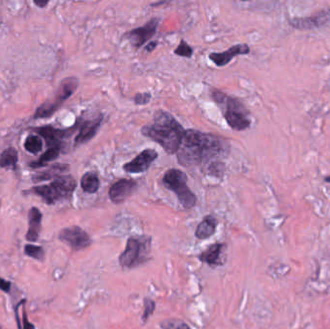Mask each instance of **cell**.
Listing matches in <instances>:
<instances>
[{"instance_id": "22", "label": "cell", "mask_w": 330, "mask_h": 329, "mask_svg": "<svg viewBox=\"0 0 330 329\" xmlns=\"http://www.w3.org/2000/svg\"><path fill=\"white\" fill-rule=\"evenodd\" d=\"M19 159L18 151L14 148H8L2 152L0 155V167H10V166H16Z\"/></svg>"}, {"instance_id": "17", "label": "cell", "mask_w": 330, "mask_h": 329, "mask_svg": "<svg viewBox=\"0 0 330 329\" xmlns=\"http://www.w3.org/2000/svg\"><path fill=\"white\" fill-rule=\"evenodd\" d=\"M224 247V244L215 243L210 246L206 251H204L200 256L199 259L201 262L208 263L209 265H219L221 264V253Z\"/></svg>"}, {"instance_id": "21", "label": "cell", "mask_w": 330, "mask_h": 329, "mask_svg": "<svg viewBox=\"0 0 330 329\" xmlns=\"http://www.w3.org/2000/svg\"><path fill=\"white\" fill-rule=\"evenodd\" d=\"M81 188L87 193H96L100 187V180L93 172L85 173L81 178Z\"/></svg>"}, {"instance_id": "23", "label": "cell", "mask_w": 330, "mask_h": 329, "mask_svg": "<svg viewBox=\"0 0 330 329\" xmlns=\"http://www.w3.org/2000/svg\"><path fill=\"white\" fill-rule=\"evenodd\" d=\"M25 149L31 154H38L43 149V140L40 136L29 135L25 141Z\"/></svg>"}, {"instance_id": "16", "label": "cell", "mask_w": 330, "mask_h": 329, "mask_svg": "<svg viewBox=\"0 0 330 329\" xmlns=\"http://www.w3.org/2000/svg\"><path fill=\"white\" fill-rule=\"evenodd\" d=\"M42 212L36 207L30 209L28 212V231L27 233V241L36 242L40 237L42 227Z\"/></svg>"}, {"instance_id": "4", "label": "cell", "mask_w": 330, "mask_h": 329, "mask_svg": "<svg viewBox=\"0 0 330 329\" xmlns=\"http://www.w3.org/2000/svg\"><path fill=\"white\" fill-rule=\"evenodd\" d=\"M212 98L223 108L225 119L233 130L244 131L250 127L251 121L248 118V113L238 101L218 91L212 93Z\"/></svg>"}, {"instance_id": "8", "label": "cell", "mask_w": 330, "mask_h": 329, "mask_svg": "<svg viewBox=\"0 0 330 329\" xmlns=\"http://www.w3.org/2000/svg\"><path fill=\"white\" fill-rule=\"evenodd\" d=\"M59 239L77 251L85 249L91 244V238L88 234L78 226L63 229L59 234Z\"/></svg>"}, {"instance_id": "28", "label": "cell", "mask_w": 330, "mask_h": 329, "mask_svg": "<svg viewBox=\"0 0 330 329\" xmlns=\"http://www.w3.org/2000/svg\"><path fill=\"white\" fill-rule=\"evenodd\" d=\"M152 98V95L150 93H138L134 97V103L138 106H144L147 105Z\"/></svg>"}, {"instance_id": "14", "label": "cell", "mask_w": 330, "mask_h": 329, "mask_svg": "<svg viewBox=\"0 0 330 329\" xmlns=\"http://www.w3.org/2000/svg\"><path fill=\"white\" fill-rule=\"evenodd\" d=\"M250 52L249 47L246 44H238L231 47L228 51L223 53H212L210 54V59L217 67L226 66L230 61L238 55H245Z\"/></svg>"}, {"instance_id": "26", "label": "cell", "mask_w": 330, "mask_h": 329, "mask_svg": "<svg viewBox=\"0 0 330 329\" xmlns=\"http://www.w3.org/2000/svg\"><path fill=\"white\" fill-rule=\"evenodd\" d=\"M162 329H190V327L180 319H170L166 320L161 324Z\"/></svg>"}, {"instance_id": "25", "label": "cell", "mask_w": 330, "mask_h": 329, "mask_svg": "<svg viewBox=\"0 0 330 329\" xmlns=\"http://www.w3.org/2000/svg\"><path fill=\"white\" fill-rule=\"evenodd\" d=\"M175 53L179 56L182 57H185V58H189L192 56L193 53V50L191 49V47L185 42V41H181V43L179 44L178 48L175 50Z\"/></svg>"}, {"instance_id": "10", "label": "cell", "mask_w": 330, "mask_h": 329, "mask_svg": "<svg viewBox=\"0 0 330 329\" xmlns=\"http://www.w3.org/2000/svg\"><path fill=\"white\" fill-rule=\"evenodd\" d=\"M76 128L77 126L70 130H60L53 128L52 126H44L40 128H36L35 131L44 138L48 148H53V147L63 148V140L68 136H70Z\"/></svg>"}, {"instance_id": "7", "label": "cell", "mask_w": 330, "mask_h": 329, "mask_svg": "<svg viewBox=\"0 0 330 329\" xmlns=\"http://www.w3.org/2000/svg\"><path fill=\"white\" fill-rule=\"evenodd\" d=\"M147 242L142 238L130 237L125 251L119 257L120 264L126 268H132L143 262L147 251Z\"/></svg>"}, {"instance_id": "19", "label": "cell", "mask_w": 330, "mask_h": 329, "mask_svg": "<svg viewBox=\"0 0 330 329\" xmlns=\"http://www.w3.org/2000/svg\"><path fill=\"white\" fill-rule=\"evenodd\" d=\"M216 226H217V220L213 216L208 215L202 220L201 223L199 224L195 231V236L200 239L209 238L214 234Z\"/></svg>"}, {"instance_id": "27", "label": "cell", "mask_w": 330, "mask_h": 329, "mask_svg": "<svg viewBox=\"0 0 330 329\" xmlns=\"http://www.w3.org/2000/svg\"><path fill=\"white\" fill-rule=\"evenodd\" d=\"M144 308H145V310H144V314L142 316V319L146 322L147 319L149 318V316L153 314V312H154V310L156 308V304H155V302L152 299L145 298V300H144Z\"/></svg>"}, {"instance_id": "18", "label": "cell", "mask_w": 330, "mask_h": 329, "mask_svg": "<svg viewBox=\"0 0 330 329\" xmlns=\"http://www.w3.org/2000/svg\"><path fill=\"white\" fill-rule=\"evenodd\" d=\"M69 168H70V166L68 164L57 163V164H54L53 166H51L48 170L37 173L36 175L33 176L32 180L35 183H39V182H43V181L56 179V178L60 177L61 174L68 171Z\"/></svg>"}, {"instance_id": "24", "label": "cell", "mask_w": 330, "mask_h": 329, "mask_svg": "<svg viewBox=\"0 0 330 329\" xmlns=\"http://www.w3.org/2000/svg\"><path fill=\"white\" fill-rule=\"evenodd\" d=\"M25 252L27 256L35 259V260H43L45 257V251L43 247L34 244H27L25 246Z\"/></svg>"}, {"instance_id": "29", "label": "cell", "mask_w": 330, "mask_h": 329, "mask_svg": "<svg viewBox=\"0 0 330 329\" xmlns=\"http://www.w3.org/2000/svg\"><path fill=\"white\" fill-rule=\"evenodd\" d=\"M11 290V283L0 277V290L4 292H9Z\"/></svg>"}, {"instance_id": "33", "label": "cell", "mask_w": 330, "mask_h": 329, "mask_svg": "<svg viewBox=\"0 0 330 329\" xmlns=\"http://www.w3.org/2000/svg\"><path fill=\"white\" fill-rule=\"evenodd\" d=\"M324 180H325V182H327V183H330V176L329 177H326V178H325Z\"/></svg>"}, {"instance_id": "20", "label": "cell", "mask_w": 330, "mask_h": 329, "mask_svg": "<svg viewBox=\"0 0 330 329\" xmlns=\"http://www.w3.org/2000/svg\"><path fill=\"white\" fill-rule=\"evenodd\" d=\"M62 152V148L59 147H53V148H48V150L41 156L40 158L36 161H33L31 163H29V166L31 168L37 169V168H41L46 166L49 162L55 160L56 158L60 156Z\"/></svg>"}, {"instance_id": "34", "label": "cell", "mask_w": 330, "mask_h": 329, "mask_svg": "<svg viewBox=\"0 0 330 329\" xmlns=\"http://www.w3.org/2000/svg\"><path fill=\"white\" fill-rule=\"evenodd\" d=\"M0 329H1V327H0Z\"/></svg>"}, {"instance_id": "2", "label": "cell", "mask_w": 330, "mask_h": 329, "mask_svg": "<svg viewBox=\"0 0 330 329\" xmlns=\"http://www.w3.org/2000/svg\"><path fill=\"white\" fill-rule=\"evenodd\" d=\"M141 132L146 137L159 143L166 153L175 154L181 145L185 131L171 114L159 110L153 124L143 127Z\"/></svg>"}, {"instance_id": "15", "label": "cell", "mask_w": 330, "mask_h": 329, "mask_svg": "<svg viewBox=\"0 0 330 329\" xmlns=\"http://www.w3.org/2000/svg\"><path fill=\"white\" fill-rule=\"evenodd\" d=\"M103 116L100 115L98 118H95L94 120H88L84 121L80 125V131L79 134L77 135L75 139V146L82 145L90 141L93 137L96 135V133L99 131L102 121H103Z\"/></svg>"}, {"instance_id": "5", "label": "cell", "mask_w": 330, "mask_h": 329, "mask_svg": "<svg viewBox=\"0 0 330 329\" xmlns=\"http://www.w3.org/2000/svg\"><path fill=\"white\" fill-rule=\"evenodd\" d=\"M187 177L185 172L179 169H169L162 178V184L173 191L185 209H192L196 204V196L187 186Z\"/></svg>"}, {"instance_id": "11", "label": "cell", "mask_w": 330, "mask_h": 329, "mask_svg": "<svg viewBox=\"0 0 330 329\" xmlns=\"http://www.w3.org/2000/svg\"><path fill=\"white\" fill-rule=\"evenodd\" d=\"M158 153L153 149H146L142 151L137 157L133 158L130 162L126 163L123 168L124 170L131 174H139L146 172L152 163L158 158Z\"/></svg>"}, {"instance_id": "9", "label": "cell", "mask_w": 330, "mask_h": 329, "mask_svg": "<svg viewBox=\"0 0 330 329\" xmlns=\"http://www.w3.org/2000/svg\"><path fill=\"white\" fill-rule=\"evenodd\" d=\"M158 27L159 20L153 19L148 22L144 27L132 29L129 33H127V39L130 41L132 47L135 49H140L146 42H148L156 34Z\"/></svg>"}, {"instance_id": "32", "label": "cell", "mask_w": 330, "mask_h": 329, "mask_svg": "<svg viewBox=\"0 0 330 329\" xmlns=\"http://www.w3.org/2000/svg\"><path fill=\"white\" fill-rule=\"evenodd\" d=\"M34 4L40 8H44L49 4V1H34Z\"/></svg>"}, {"instance_id": "12", "label": "cell", "mask_w": 330, "mask_h": 329, "mask_svg": "<svg viewBox=\"0 0 330 329\" xmlns=\"http://www.w3.org/2000/svg\"><path fill=\"white\" fill-rule=\"evenodd\" d=\"M136 186L137 183L135 181L122 179L110 186L108 195L113 203L119 204L132 195Z\"/></svg>"}, {"instance_id": "6", "label": "cell", "mask_w": 330, "mask_h": 329, "mask_svg": "<svg viewBox=\"0 0 330 329\" xmlns=\"http://www.w3.org/2000/svg\"><path fill=\"white\" fill-rule=\"evenodd\" d=\"M79 87V79L67 78L63 79L54 95L53 100L45 102L36 109L34 119H45L52 117L67 100L75 93Z\"/></svg>"}, {"instance_id": "1", "label": "cell", "mask_w": 330, "mask_h": 329, "mask_svg": "<svg viewBox=\"0 0 330 329\" xmlns=\"http://www.w3.org/2000/svg\"><path fill=\"white\" fill-rule=\"evenodd\" d=\"M228 149L227 142L213 134L188 130L177 151V158L180 164L188 167L226 155Z\"/></svg>"}, {"instance_id": "3", "label": "cell", "mask_w": 330, "mask_h": 329, "mask_svg": "<svg viewBox=\"0 0 330 329\" xmlns=\"http://www.w3.org/2000/svg\"><path fill=\"white\" fill-rule=\"evenodd\" d=\"M77 188V181L70 175L60 176L51 184L32 187L29 191L40 196L48 205L71 197Z\"/></svg>"}, {"instance_id": "31", "label": "cell", "mask_w": 330, "mask_h": 329, "mask_svg": "<svg viewBox=\"0 0 330 329\" xmlns=\"http://www.w3.org/2000/svg\"><path fill=\"white\" fill-rule=\"evenodd\" d=\"M158 46V42L157 41H153V42H150V44H148L146 46L145 50L146 52L148 53H152Z\"/></svg>"}, {"instance_id": "13", "label": "cell", "mask_w": 330, "mask_h": 329, "mask_svg": "<svg viewBox=\"0 0 330 329\" xmlns=\"http://www.w3.org/2000/svg\"><path fill=\"white\" fill-rule=\"evenodd\" d=\"M330 21V10H324L311 17L294 18L290 21L291 27L297 29H313L325 25Z\"/></svg>"}, {"instance_id": "30", "label": "cell", "mask_w": 330, "mask_h": 329, "mask_svg": "<svg viewBox=\"0 0 330 329\" xmlns=\"http://www.w3.org/2000/svg\"><path fill=\"white\" fill-rule=\"evenodd\" d=\"M23 326H22V329H35V326L28 321L27 319V312L24 308V312H23Z\"/></svg>"}]
</instances>
